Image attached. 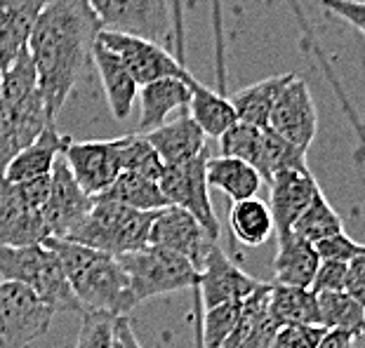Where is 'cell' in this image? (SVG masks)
<instances>
[{"label": "cell", "mask_w": 365, "mask_h": 348, "mask_svg": "<svg viewBox=\"0 0 365 348\" xmlns=\"http://www.w3.org/2000/svg\"><path fill=\"white\" fill-rule=\"evenodd\" d=\"M99 31L102 24L85 0H48L38 14L26 52L50 120H57L92 61Z\"/></svg>", "instance_id": "obj_1"}, {"label": "cell", "mask_w": 365, "mask_h": 348, "mask_svg": "<svg viewBox=\"0 0 365 348\" xmlns=\"http://www.w3.org/2000/svg\"><path fill=\"white\" fill-rule=\"evenodd\" d=\"M59 259L64 275L68 280L73 297L78 299L83 311H97L125 318L135 308L130 295L128 275L118 259L106 252L90 250V247L61 241V238H48L43 243Z\"/></svg>", "instance_id": "obj_2"}, {"label": "cell", "mask_w": 365, "mask_h": 348, "mask_svg": "<svg viewBox=\"0 0 365 348\" xmlns=\"http://www.w3.org/2000/svg\"><path fill=\"white\" fill-rule=\"evenodd\" d=\"M52 122L24 50L0 73V179L7 162L34 144Z\"/></svg>", "instance_id": "obj_3"}, {"label": "cell", "mask_w": 365, "mask_h": 348, "mask_svg": "<svg viewBox=\"0 0 365 348\" xmlns=\"http://www.w3.org/2000/svg\"><path fill=\"white\" fill-rule=\"evenodd\" d=\"M153 216L156 212H137L113 200L92 198L90 212L64 241L106 252L111 257H123L149 247Z\"/></svg>", "instance_id": "obj_4"}, {"label": "cell", "mask_w": 365, "mask_h": 348, "mask_svg": "<svg viewBox=\"0 0 365 348\" xmlns=\"http://www.w3.org/2000/svg\"><path fill=\"white\" fill-rule=\"evenodd\" d=\"M0 275L29 288L52 313H83L78 299L68 288L59 259L45 245L0 247Z\"/></svg>", "instance_id": "obj_5"}, {"label": "cell", "mask_w": 365, "mask_h": 348, "mask_svg": "<svg viewBox=\"0 0 365 348\" xmlns=\"http://www.w3.org/2000/svg\"><path fill=\"white\" fill-rule=\"evenodd\" d=\"M128 275L132 301L142 304L146 299L173 295L182 290H198L200 273L180 254L160 250V247H144L139 252L115 257Z\"/></svg>", "instance_id": "obj_6"}, {"label": "cell", "mask_w": 365, "mask_h": 348, "mask_svg": "<svg viewBox=\"0 0 365 348\" xmlns=\"http://www.w3.org/2000/svg\"><path fill=\"white\" fill-rule=\"evenodd\" d=\"M50 193V176L0 184V247L43 245L50 231L43 219V205Z\"/></svg>", "instance_id": "obj_7"}, {"label": "cell", "mask_w": 365, "mask_h": 348, "mask_svg": "<svg viewBox=\"0 0 365 348\" xmlns=\"http://www.w3.org/2000/svg\"><path fill=\"white\" fill-rule=\"evenodd\" d=\"M210 158V149L198 153L196 158L182 162V165L165 167L158 179L160 193L165 196L168 205L182 207L196 219L207 238L217 243L220 238V221H217L215 207L210 203V186L205 179V162Z\"/></svg>", "instance_id": "obj_8"}, {"label": "cell", "mask_w": 365, "mask_h": 348, "mask_svg": "<svg viewBox=\"0 0 365 348\" xmlns=\"http://www.w3.org/2000/svg\"><path fill=\"white\" fill-rule=\"evenodd\" d=\"M52 311L19 283H0V348H26L48 334Z\"/></svg>", "instance_id": "obj_9"}, {"label": "cell", "mask_w": 365, "mask_h": 348, "mask_svg": "<svg viewBox=\"0 0 365 348\" xmlns=\"http://www.w3.org/2000/svg\"><path fill=\"white\" fill-rule=\"evenodd\" d=\"M104 31L160 43L170 33L168 0H85Z\"/></svg>", "instance_id": "obj_10"}, {"label": "cell", "mask_w": 365, "mask_h": 348, "mask_svg": "<svg viewBox=\"0 0 365 348\" xmlns=\"http://www.w3.org/2000/svg\"><path fill=\"white\" fill-rule=\"evenodd\" d=\"M97 41L115 52L125 64L130 75L135 78L137 88H144L149 83L163 78H184L186 68L182 61H177L160 43L146 41L130 33H118V31H99Z\"/></svg>", "instance_id": "obj_11"}, {"label": "cell", "mask_w": 365, "mask_h": 348, "mask_svg": "<svg viewBox=\"0 0 365 348\" xmlns=\"http://www.w3.org/2000/svg\"><path fill=\"white\" fill-rule=\"evenodd\" d=\"M267 127L281 139H285L287 144H292L294 149L304 153L312 149L318 130V113L312 90L297 75L278 95L274 108H271Z\"/></svg>", "instance_id": "obj_12"}, {"label": "cell", "mask_w": 365, "mask_h": 348, "mask_svg": "<svg viewBox=\"0 0 365 348\" xmlns=\"http://www.w3.org/2000/svg\"><path fill=\"white\" fill-rule=\"evenodd\" d=\"M61 158H64L68 172H71L81 191L90 198L102 196L115 181V176L120 174L118 139H111V142H99V139L76 142V139H68Z\"/></svg>", "instance_id": "obj_13"}, {"label": "cell", "mask_w": 365, "mask_h": 348, "mask_svg": "<svg viewBox=\"0 0 365 348\" xmlns=\"http://www.w3.org/2000/svg\"><path fill=\"white\" fill-rule=\"evenodd\" d=\"M149 245L180 254V257H184L200 273L205 254L217 243L210 241L203 226L189 212H184L182 207L168 205L153 216Z\"/></svg>", "instance_id": "obj_14"}, {"label": "cell", "mask_w": 365, "mask_h": 348, "mask_svg": "<svg viewBox=\"0 0 365 348\" xmlns=\"http://www.w3.org/2000/svg\"><path fill=\"white\" fill-rule=\"evenodd\" d=\"M92 198L85 196L81 186L68 172L64 158L54 160L50 172V193L43 205V219L50 231V238H68L71 231L83 221V216L90 212Z\"/></svg>", "instance_id": "obj_15"}, {"label": "cell", "mask_w": 365, "mask_h": 348, "mask_svg": "<svg viewBox=\"0 0 365 348\" xmlns=\"http://www.w3.org/2000/svg\"><path fill=\"white\" fill-rule=\"evenodd\" d=\"M262 285L257 278L247 275L240 270L220 247L212 245L205 254L203 268H200V297H203L205 311L207 308L222 306V304H240L252 295Z\"/></svg>", "instance_id": "obj_16"}, {"label": "cell", "mask_w": 365, "mask_h": 348, "mask_svg": "<svg viewBox=\"0 0 365 348\" xmlns=\"http://www.w3.org/2000/svg\"><path fill=\"white\" fill-rule=\"evenodd\" d=\"M321 191L312 169H287L269 181V214L274 221V233L283 236L307 210L316 193Z\"/></svg>", "instance_id": "obj_17"}, {"label": "cell", "mask_w": 365, "mask_h": 348, "mask_svg": "<svg viewBox=\"0 0 365 348\" xmlns=\"http://www.w3.org/2000/svg\"><path fill=\"white\" fill-rule=\"evenodd\" d=\"M144 139L156 151L163 167L182 165V162L196 158L198 153H203L207 149L205 144L207 137L200 132V127L196 125V120L191 118L186 108H182L175 120H168L165 125L146 132Z\"/></svg>", "instance_id": "obj_18"}, {"label": "cell", "mask_w": 365, "mask_h": 348, "mask_svg": "<svg viewBox=\"0 0 365 348\" xmlns=\"http://www.w3.org/2000/svg\"><path fill=\"white\" fill-rule=\"evenodd\" d=\"M68 139L71 137L61 135L57 125L52 122V125L43 130V135L34 144L26 146L24 151H19L17 156L7 162L0 184H24L41 179V176H50L54 160L64 153Z\"/></svg>", "instance_id": "obj_19"}, {"label": "cell", "mask_w": 365, "mask_h": 348, "mask_svg": "<svg viewBox=\"0 0 365 348\" xmlns=\"http://www.w3.org/2000/svg\"><path fill=\"white\" fill-rule=\"evenodd\" d=\"M92 64L97 66V73L102 78V88L106 92V102L115 120H125L132 113V106L137 102V83L130 75L125 64L115 52H111L102 43H95L92 48Z\"/></svg>", "instance_id": "obj_20"}, {"label": "cell", "mask_w": 365, "mask_h": 348, "mask_svg": "<svg viewBox=\"0 0 365 348\" xmlns=\"http://www.w3.org/2000/svg\"><path fill=\"white\" fill-rule=\"evenodd\" d=\"M184 78H163L139 90V135H146L151 130L165 125L175 111L186 108L189 88H186Z\"/></svg>", "instance_id": "obj_21"}, {"label": "cell", "mask_w": 365, "mask_h": 348, "mask_svg": "<svg viewBox=\"0 0 365 348\" xmlns=\"http://www.w3.org/2000/svg\"><path fill=\"white\" fill-rule=\"evenodd\" d=\"M48 0H0V68L26 50L38 14Z\"/></svg>", "instance_id": "obj_22"}, {"label": "cell", "mask_w": 365, "mask_h": 348, "mask_svg": "<svg viewBox=\"0 0 365 348\" xmlns=\"http://www.w3.org/2000/svg\"><path fill=\"white\" fill-rule=\"evenodd\" d=\"M278 238V252L274 257V278L276 285H285V288H302L312 290L314 275L318 270V254L312 243L302 241L287 231Z\"/></svg>", "instance_id": "obj_23"}, {"label": "cell", "mask_w": 365, "mask_h": 348, "mask_svg": "<svg viewBox=\"0 0 365 348\" xmlns=\"http://www.w3.org/2000/svg\"><path fill=\"white\" fill-rule=\"evenodd\" d=\"M186 88H189V104H186V111L196 125L200 127V132L205 137L220 139L229 127L236 125V113L231 108L229 97L220 95V92L210 90L207 85L193 78L191 73H186Z\"/></svg>", "instance_id": "obj_24"}, {"label": "cell", "mask_w": 365, "mask_h": 348, "mask_svg": "<svg viewBox=\"0 0 365 348\" xmlns=\"http://www.w3.org/2000/svg\"><path fill=\"white\" fill-rule=\"evenodd\" d=\"M294 78V73H281V75H271L267 80L252 83L247 88L234 92L229 97L231 108L236 113L238 122L252 127H267L271 108H274L278 95L283 92V88Z\"/></svg>", "instance_id": "obj_25"}, {"label": "cell", "mask_w": 365, "mask_h": 348, "mask_svg": "<svg viewBox=\"0 0 365 348\" xmlns=\"http://www.w3.org/2000/svg\"><path fill=\"white\" fill-rule=\"evenodd\" d=\"M205 179L210 189H217L227 196L231 203L247 198H257V191L262 186V179L257 169L247 162L227 156H210L205 162Z\"/></svg>", "instance_id": "obj_26"}, {"label": "cell", "mask_w": 365, "mask_h": 348, "mask_svg": "<svg viewBox=\"0 0 365 348\" xmlns=\"http://www.w3.org/2000/svg\"><path fill=\"white\" fill-rule=\"evenodd\" d=\"M269 315L278 327L285 325H318V306L312 290L285 288L269 283Z\"/></svg>", "instance_id": "obj_27"}, {"label": "cell", "mask_w": 365, "mask_h": 348, "mask_svg": "<svg viewBox=\"0 0 365 348\" xmlns=\"http://www.w3.org/2000/svg\"><path fill=\"white\" fill-rule=\"evenodd\" d=\"M229 226H231V236L247 247L264 245L271 238V233H274V221H271L269 207L259 198H247V200H238V203H231Z\"/></svg>", "instance_id": "obj_28"}, {"label": "cell", "mask_w": 365, "mask_h": 348, "mask_svg": "<svg viewBox=\"0 0 365 348\" xmlns=\"http://www.w3.org/2000/svg\"><path fill=\"white\" fill-rule=\"evenodd\" d=\"M97 198L113 200V203H120L137 212H158L163 207H168V200L160 193L158 181H151L146 176L128 174V172H120L111 186Z\"/></svg>", "instance_id": "obj_29"}, {"label": "cell", "mask_w": 365, "mask_h": 348, "mask_svg": "<svg viewBox=\"0 0 365 348\" xmlns=\"http://www.w3.org/2000/svg\"><path fill=\"white\" fill-rule=\"evenodd\" d=\"M318 325L323 329H341L363 334L365 325V306L359 304L344 292H318Z\"/></svg>", "instance_id": "obj_30"}, {"label": "cell", "mask_w": 365, "mask_h": 348, "mask_svg": "<svg viewBox=\"0 0 365 348\" xmlns=\"http://www.w3.org/2000/svg\"><path fill=\"white\" fill-rule=\"evenodd\" d=\"M307 153L294 149L269 127H262V142L255 169H257L259 179H267V184L274 179L278 172H287V169H307Z\"/></svg>", "instance_id": "obj_31"}, {"label": "cell", "mask_w": 365, "mask_h": 348, "mask_svg": "<svg viewBox=\"0 0 365 348\" xmlns=\"http://www.w3.org/2000/svg\"><path fill=\"white\" fill-rule=\"evenodd\" d=\"M290 231L302 241L316 245L325 238L341 233L344 223H341V216L335 212V207L323 196V191H318L307 210L299 214V219L292 223Z\"/></svg>", "instance_id": "obj_32"}, {"label": "cell", "mask_w": 365, "mask_h": 348, "mask_svg": "<svg viewBox=\"0 0 365 348\" xmlns=\"http://www.w3.org/2000/svg\"><path fill=\"white\" fill-rule=\"evenodd\" d=\"M118 158H120V172L146 176L151 181H158L163 174V162L146 142L144 135H125L118 137Z\"/></svg>", "instance_id": "obj_33"}, {"label": "cell", "mask_w": 365, "mask_h": 348, "mask_svg": "<svg viewBox=\"0 0 365 348\" xmlns=\"http://www.w3.org/2000/svg\"><path fill=\"white\" fill-rule=\"evenodd\" d=\"M259 142H262V127L245 125V122H236L234 127H229L227 132L220 137V156L227 158H238L255 167L259 153Z\"/></svg>", "instance_id": "obj_34"}, {"label": "cell", "mask_w": 365, "mask_h": 348, "mask_svg": "<svg viewBox=\"0 0 365 348\" xmlns=\"http://www.w3.org/2000/svg\"><path fill=\"white\" fill-rule=\"evenodd\" d=\"M76 348H120L115 337V318L97 311H83Z\"/></svg>", "instance_id": "obj_35"}, {"label": "cell", "mask_w": 365, "mask_h": 348, "mask_svg": "<svg viewBox=\"0 0 365 348\" xmlns=\"http://www.w3.org/2000/svg\"><path fill=\"white\" fill-rule=\"evenodd\" d=\"M240 304H222L207 308L203 318V348H220L240 320Z\"/></svg>", "instance_id": "obj_36"}, {"label": "cell", "mask_w": 365, "mask_h": 348, "mask_svg": "<svg viewBox=\"0 0 365 348\" xmlns=\"http://www.w3.org/2000/svg\"><path fill=\"white\" fill-rule=\"evenodd\" d=\"M323 334L321 325H285L276 329L271 348H316Z\"/></svg>", "instance_id": "obj_37"}, {"label": "cell", "mask_w": 365, "mask_h": 348, "mask_svg": "<svg viewBox=\"0 0 365 348\" xmlns=\"http://www.w3.org/2000/svg\"><path fill=\"white\" fill-rule=\"evenodd\" d=\"M314 250L321 261H341V264H346V261L365 254V247L361 243H356L354 238H349L344 231L337 236L325 238L321 243H316Z\"/></svg>", "instance_id": "obj_38"}, {"label": "cell", "mask_w": 365, "mask_h": 348, "mask_svg": "<svg viewBox=\"0 0 365 348\" xmlns=\"http://www.w3.org/2000/svg\"><path fill=\"white\" fill-rule=\"evenodd\" d=\"M346 264H341V261H321L312 283L314 295H318V292H344Z\"/></svg>", "instance_id": "obj_39"}, {"label": "cell", "mask_w": 365, "mask_h": 348, "mask_svg": "<svg viewBox=\"0 0 365 348\" xmlns=\"http://www.w3.org/2000/svg\"><path fill=\"white\" fill-rule=\"evenodd\" d=\"M321 5L328 12H332L335 17L341 21H346L354 31L363 33V14H365V5L361 0H321Z\"/></svg>", "instance_id": "obj_40"}, {"label": "cell", "mask_w": 365, "mask_h": 348, "mask_svg": "<svg viewBox=\"0 0 365 348\" xmlns=\"http://www.w3.org/2000/svg\"><path fill=\"white\" fill-rule=\"evenodd\" d=\"M344 295H349L365 306V254H361V257H356L346 264Z\"/></svg>", "instance_id": "obj_41"}, {"label": "cell", "mask_w": 365, "mask_h": 348, "mask_svg": "<svg viewBox=\"0 0 365 348\" xmlns=\"http://www.w3.org/2000/svg\"><path fill=\"white\" fill-rule=\"evenodd\" d=\"M276 329H278V325L271 320V315L267 313L250 332H247V337L243 339L240 348H271Z\"/></svg>", "instance_id": "obj_42"}, {"label": "cell", "mask_w": 365, "mask_h": 348, "mask_svg": "<svg viewBox=\"0 0 365 348\" xmlns=\"http://www.w3.org/2000/svg\"><path fill=\"white\" fill-rule=\"evenodd\" d=\"M356 337H361V334L341 332V329H325V334H323L321 342H318L316 348H354Z\"/></svg>", "instance_id": "obj_43"}, {"label": "cell", "mask_w": 365, "mask_h": 348, "mask_svg": "<svg viewBox=\"0 0 365 348\" xmlns=\"http://www.w3.org/2000/svg\"><path fill=\"white\" fill-rule=\"evenodd\" d=\"M115 337H118L120 348H142L135 329H132V322L128 320V315L125 318H115Z\"/></svg>", "instance_id": "obj_44"}, {"label": "cell", "mask_w": 365, "mask_h": 348, "mask_svg": "<svg viewBox=\"0 0 365 348\" xmlns=\"http://www.w3.org/2000/svg\"><path fill=\"white\" fill-rule=\"evenodd\" d=\"M354 348H365V339H363V334H361V337H356Z\"/></svg>", "instance_id": "obj_45"}]
</instances>
